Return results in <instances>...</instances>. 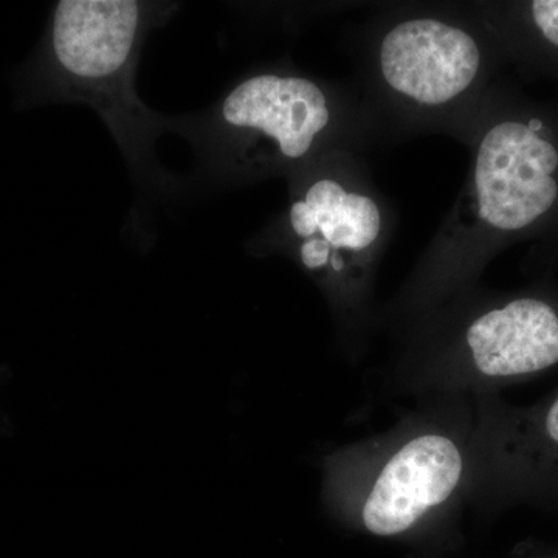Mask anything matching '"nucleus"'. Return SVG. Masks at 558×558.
Instances as JSON below:
<instances>
[{
  "label": "nucleus",
  "instance_id": "1",
  "mask_svg": "<svg viewBox=\"0 0 558 558\" xmlns=\"http://www.w3.org/2000/svg\"><path fill=\"white\" fill-rule=\"evenodd\" d=\"M163 10L137 0H61L40 54L44 90L97 110L134 160L163 124L135 90L143 40Z\"/></svg>",
  "mask_w": 558,
  "mask_h": 558
},
{
  "label": "nucleus",
  "instance_id": "2",
  "mask_svg": "<svg viewBox=\"0 0 558 558\" xmlns=\"http://www.w3.org/2000/svg\"><path fill=\"white\" fill-rule=\"evenodd\" d=\"M332 123L325 89L299 75L258 73L223 97L207 131L208 146L234 167L299 163Z\"/></svg>",
  "mask_w": 558,
  "mask_h": 558
},
{
  "label": "nucleus",
  "instance_id": "3",
  "mask_svg": "<svg viewBox=\"0 0 558 558\" xmlns=\"http://www.w3.org/2000/svg\"><path fill=\"white\" fill-rule=\"evenodd\" d=\"M558 207V135L537 117L498 121L481 137L472 175L473 222L523 233Z\"/></svg>",
  "mask_w": 558,
  "mask_h": 558
},
{
  "label": "nucleus",
  "instance_id": "4",
  "mask_svg": "<svg viewBox=\"0 0 558 558\" xmlns=\"http://www.w3.org/2000/svg\"><path fill=\"white\" fill-rule=\"evenodd\" d=\"M380 75L388 89L424 108L461 98L478 80L483 51L464 28L435 17L399 22L384 36Z\"/></svg>",
  "mask_w": 558,
  "mask_h": 558
},
{
  "label": "nucleus",
  "instance_id": "5",
  "mask_svg": "<svg viewBox=\"0 0 558 558\" xmlns=\"http://www.w3.org/2000/svg\"><path fill=\"white\" fill-rule=\"evenodd\" d=\"M288 226L300 263L307 270L340 275L376 247L384 216L373 197L323 175L296 191Z\"/></svg>",
  "mask_w": 558,
  "mask_h": 558
},
{
  "label": "nucleus",
  "instance_id": "6",
  "mask_svg": "<svg viewBox=\"0 0 558 558\" xmlns=\"http://www.w3.org/2000/svg\"><path fill=\"white\" fill-rule=\"evenodd\" d=\"M464 461L457 444L439 433L410 439L380 470L362 508V524L376 537H398L450 498Z\"/></svg>",
  "mask_w": 558,
  "mask_h": 558
},
{
  "label": "nucleus",
  "instance_id": "7",
  "mask_svg": "<svg viewBox=\"0 0 558 558\" xmlns=\"http://www.w3.org/2000/svg\"><path fill=\"white\" fill-rule=\"evenodd\" d=\"M481 376L519 380L558 365V306L539 296H519L484 312L465 333Z\"/></svg>",
  "mask_w": 558,
  "mask_h": 558
},
{
  "label": "nucleus",
  "instance_id": "8",
  "mask_svg": "<svg viewBox=\"0 0 558 558\" xmlns=\"http://www.w3.org/2000/svg\"><path fill=\"white\" fill-rule=\"evenodd\" d=\"M508 444L506 461L517 486L532 494L558 490V392L515 417Z\"/></svg>",
  "mask_w": 558,
  "mask_h": 558
},
{
  "label": "nucleus",
  "instance_id": "9",
  "mask_svg": "<svg viewBox=\"0 0 558 558\" xmlns=\"http://www.w3.org/2000/svg\"><path fill=\"white\" fill-rule=\"evenodd\" d=\"M527 11L539 39L558 50V0H535L529 3Z\"/></svg>",
  "mask_w": 558,
  "mask_h": 558
},
{
  "label": "nucleus",
  "instance_id": "10",
  "mask_svg": "<svg viewBox=\"0 0 558 558\" xmlns=\"http://www.w3.org/2000/svg\"><path fill=\"white\" fill-rule=\"evenodd\" d=\"M543 558H558V556L543 557Z\"/></svg>",
  "mask_w": 558,
  "mask_h": 558
}]
</instances>
